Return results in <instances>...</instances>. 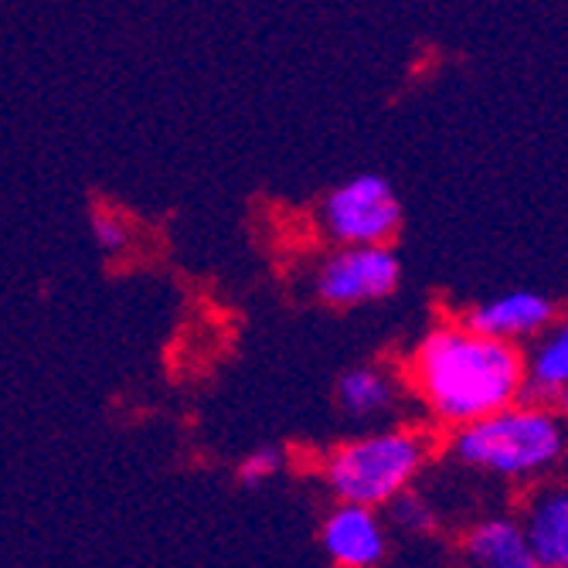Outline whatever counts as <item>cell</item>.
Instances as JSON below:
<instances>
[{"label": "cell", "mask_w": 568, "mask_h": 568, "mask_svg": "<svg viewBox=\"0 0 568 568\" xmlns=\"http://www.w3.org/2000/svg\"><path fill=\"white\" fill-rule=\"evenodd\" d=\"M402 382L433 426L456 433L525 398V351L446 317L412 344Z\"/></svg>", "instance_id": "obj_1"}, {"label": "cell", "mask_w": 568, "mask_h": 568, "mask_svg": "<svg viewBox=\"0 0 568 568\" xmlns=\"http://www.w3.org/2000/svg\"><path fill=\"white\" fill-rule=\"evenodd\" d=\"M446 453L467 470L531 487L548 480L565 463L568 423L521 398L474 426L449 433Z\"/></svg>", "instance_id": "obj_2"}, {"label": "cell", "mask_w": 568, "mask_h": 568, "mask_svg": "<svg viewBox=\"0 0 568 568\" xmlns=\"http://www.w3.org/2000/svg\"><path fill=\"white\" fill-rule=\"evenodd\" d=\"M436 456V436L426 426H385L354 436L324 453L321 477L337 504L385 510L412 490Z\"/></svg>", "instance_id": "obj_3"}, {"label": "cell", "mask_w": 568, "mask_h": 568, "mask_svg": "<svg viewBox=\"0 0 568 568\" xmlns=\"http://www.w3.org/2000/svg\"><path fill=\"white\" fill-rule=\"evenodd\" d=\"M317 222L334 248L392 245L402 229V201L385 174H354L327 191Z\"/></svg>", "instance_id": "obj_4"}, {"label": "cell", "mask_w": 568, "mask_h": 568, "mask_svg": "<svg viewBox=\"0 0 568 568\" xmlns=\"http://www.w3.org/2000/svg\"><path fill=\"white\" fill-rule=\"evenodd\" d=\"M402 283V260L392 245L331 248L314 270V296L327 306L351 310L388 300Z\"/></svg>", "instance_id": "obj_5"}, {"label": "cell", "mask_w": 568, "mask_h": 568, "mask_svg": "<svg viewBox=\"0 0 568 568\" xmlns=\"http://www.w3.org/2000/svg\"><path fill=\"white\" fill-rule=\"evenodd\" d=\"M555 317L558 303L538 290H507L500 296L463 306L456 314V321L467 331L521 351L535 344L555 324Z\"/></svg>", "instance_id": "obj_6"}, {"label": "cell", "mask_w": 568, "mask_h": 568, "mask_svg": "<svg viewBox=\"0 0 568 568\" xmlns=\"http://www.w3.org/2000/svg\"><path fill=\"white\" fill-rule=\"evenodd\" d=\"M321 548L334 568H382L388 555V525L382 510L334 504L321 521Z\"/></svg>", "instance_id": "obj_7"}, {"label": "cell", "mask_w": 568, "mask_h": 568, "mask_svg": "<svg viewBox=\"0 0 568 568\" xmlns=\"http://www.w3.org/2000/svg\"><path fill=\"white\" fill-rule=\"evenodd\" d=\"M518 521L541 568H568V477L531 484L521 497Z\"/></svg>", "instance_id": "obj_8"}, {"label": "cell", "mask_w": 568, "mask_h": 568, "mask_svg": "<svg viewBox=\"0 0 568 568\" xmlns=\"http://www.w3.org/2000/svg\"><path fill=\"white\" fill-rule=\"evenodd\" d=\"M467 568H541L528 551L518 514H487L459 538Z\"/></svg>", "instance_id": "obj_9"}, {"label": "cell", "mask_w": 568, "mask_h": 568, "mask_svg": "<svg viewBox=\"0 0 568 568\" xmlns=\"http://www.w3.org/2000/svg\"><path fill=\"white\" fill-rule=\"evenodd\" d=\"M405 382L385 365H357L337 378V408L347 419H378L398 405Z\"/></svg>", "instance_id": "obj_10"}, {"label": "cell", "mask_w": 568, "mask_h": 568, "mask_svg": "<svg viewBox=\"0 0 568 568\" xmlns=\"http://www.w3.org/2000/svg\"><path fill=\"white\" fill-rule=\"evenodd\" d=\"M568 388V310H558L555 324L525 347V402Z\"/></svg>", "instance_id": "obj_11"}, {"label": "cell", "mask_w": 568, "mask_h": 568, "mask_svg": "<svg viewBox=\"0 0 568 568\" xmlns=\"http://www.w3.org/2000/svg\"><path fill=\"white\" fill-rule=\"evenodd\" d=\"M382 518H385L388 528H395L402 535H416V538H426V535H433L439 528V510H436V504L426 494H419L416 487L398 494L382 510Z\"/></svg>", "instance_id": "obj_12"}, {"label": "cell", "mask_w": 568, "mask_h": 568, "mask_svg": "<svg viewBox=\"0 0 568 568\" xmlns=\"http://www.w3.org/2000/svg\"><path fill=\"white\" fill-rule=\"evenodd\" d=\"M283 463H286V453L280 446H255L235 467V480L242 487H263L283 470Z\"/></svg>", "instance_id": "obj_13"}, {"label": "cell", "mask_w": 568, "mask_h": 568, "mask_svg": "<svg viewBox=\"0 0 568 568\" xmlns=\"http://www.w3.org/2000/svg\"><path fill=\"white\" fill-rule=\"evenodd\" d=\"M89 232H92V242L102 248V252H123L126 242H130V225L123 222L120 212L113 209H95L89 215Z\"/></svg>", "instance_id": "obj_14"}]
</instances>
